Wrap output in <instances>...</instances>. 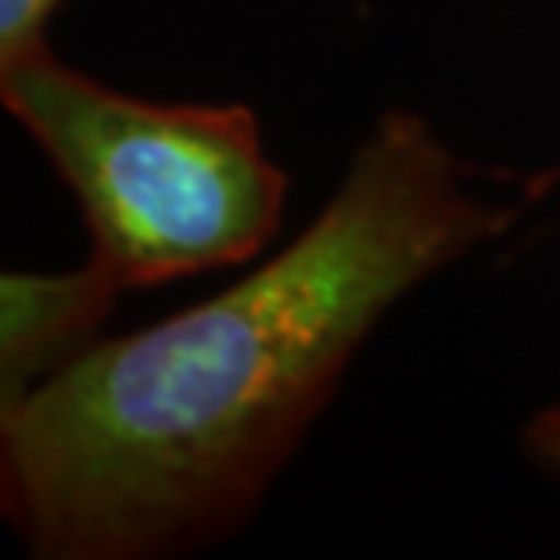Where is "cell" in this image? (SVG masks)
Wrapping results in <instances>:
<instances>
[{
	"instance_id": "6da1fadb",
	"label": "cell",
	"mask_w": 560,
	"mask_h": 560,
	"mask_svg": "<svg viewBox=\"0 0 560 560\" xmlns=\"http://www.w3.org/2000/svg\"><path fill=\"white\" fill-rule=\"evenodd\" d=\"M521 205L389 106L306 230L241 280L98 339L0 411V510L37 560H167L237 535L375 328Z\"/></svg>"
},
{
	"instance_id": "7a4b0ae2",
	"label": "cell",
	"mask_w": 560,
	"mask_h": 560,
	"mask_svg": "<svg viewBox=\"0 0 560 560\" xmlns=\"http://www.w3.org/2000/svg\"><path fill=\"white\" fill-rule=\"evenodd\" d=\"M0 106L62 178L92 259L125 291L255 262L280 233L288 172L244 103H156L51 48L0 70Z\"/></svg>"
},
{
	"instance_id": "3957f363",
	"label": "cell",
	"mask_w": 560,
	"mask_h": 560,
	"mask_svg": "<svg viewBox=\"0 0 560 560\" xmlns=\"http://www.w3.org/2000/svg\"><path fill=\"white\" fill-rule=\"evenodd\" d=\"M120 291L92 255L73 270L0 273V411L81 361L103 339Z\"/></svg>"
},
{
	"instance_id": "277c9868",
	"label": "cell",
	"mask_w": 560,
	"mask_h": 560,
	"mask_svg": "<svg viewBox=\"0 0 560 560\" xmlns=\"http://www.w3.org/2000/svg\"><path fill=\"white\" fill-rule=\"evenodd\" d=\"M66 0H0V70L48 51L51 22Z\"/></svg>"
},
{
	"instance_id": "5b68a950",
	"label": "cell",
	"mask_w": 560,
	"mask_h": 560,
	"mask_svg": "<svg viewBox=\"0 0 560 560\" xmlns=\"http://www.w3.org/2000/svg\"><path fill=\"white\" fill-rule=\"evenodd\" d=\"M521 444H524V452L532 455V463H539L542 469H550V474L560 477V400L539 408L524 422Z\"/></svg>"
}]
</instances>
